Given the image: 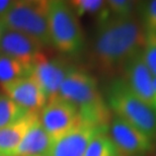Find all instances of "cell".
<instances>
[{
    "label": "cell",
    "instance_id": "cell-22",
    "mask_svg": "<svg viewBox=\"0 0 156 156\" xmlns=\"http://www.w3.org/2000/svg\"><path fill=\"white\" fill-rule=\"evenodd\" d=\"M15 1L11 0H0V18H2L7 13L12 6H13Z\"/></svg>",
    "mask_w": 156,
    "mask_h": 156
},
{
    "label": "cell",
    "instance_id": "cell-17",
    "mask_svg": "<svg viewBox=\"0 0 156 156\" xmlns=\"http://www.w3.org/2000/svg\"><path fill=\"white\" fill-rule=\"evenodd\" d=\"M120 154L108 133L95 136L89 143L83 156H117Z\"/></svg>",
    "mask_w": 156,
    "mask_h": 156
},
{
    "label": "cell",
    "instance_id": "cell-11",
    "mask_svg": "<svg viewBox=\"0 0 156 156\" xmlns=\"http://www.w3.org/2000/svg\"><path fill=\"white\" fill-rule=\"evenodd\" d=\"M74 66L63 58H47L44 54L34 66L32 75L42 86L48 99L59 95L60 87Z\"/></svg>",
    "mask_w": 156,
    "mask_h": 156
},
{
    "label": "cell",
    "instance_id": "cell-26",
    "mask_svg": "<svg viewBox=\"0 0 156 156\" xmlns=\"http://www.w3.org/2000/svg\"><path fill=\"white\" fill-rule=\"evenodd\" d=\"M35 156H48V155H35Z\"/></svg>",
    "mask_w": 156,
    "mask_h": 156
},
{
    "label": "cell",
    "instance_id": "cell-3",
    "mask_svg": "<svg viewBox=\"0 0 156 156\" xmlns=\"http://www.w3.org/2000/svg\"><path fill=\"white\" fill-rule=\"evenodd\" d=\"M107 104L115 116L141 132L156 138V110L137 96L122 78H115L107 89Z\"/></svg>",
    "mask_w": 156,
    "mask_h": 156
},
{
    "label": "cell",
    "instance_id": "cell-10",
    "mask_svg": "<svg viewBox=\"0 0 156 156\" xmlns=\"http://www.w3.org/2000/svg\"><path fill=\"white\" fill-rule=\"evenodd\" d=\"M43 48L30 37L6 29L0 41V54L20 61L30 69H34L37 61L44 55Z\"/></svg>",
    "mask_w": 156,
    "mask_h": 156
},
{
    "label": "cell",
    "instance_id": "cell-4",
    "mask_svg": "<svg viewBox=\"0 0 156 156\" xmlns=\"http://www.w3.org/2000/svg\"><path fill=\"white\" fill-rule=\"evenodd\" d=\"M48 21L51 46L66 56H75L85 46V37L79 17L69 2L48 1Z\"/></svg>",
    "mask_w": 156,
    "mask_h": 156
},
{
    "label": "cell",
    "instance_id": "cell-16",
    "mask_svg": "<svg viewBox=\"0 0 156 156\" xmlns=\"http://www.w3.org/2000/svg\"><path fill=\"white\" fill-rule=\"evenodd\" d=\"M30 112L4 94H0V129L20 121Z\"/></svg>",
    "mask_w": 156,
    "mask_h": 156
},
{
    "label": "cell",
    "instance_id": "cell-14",
    "mask_svg": "<svg viewBox=\"0 0 156 156\" xmlns=\"http://www.w3.org/2000/svg\"><path fill=\"white\" fill-rule=\"evenodd\" d=\"M53 143L51 136L47 133L39 118L27 131L14 156L47 155Z\"/></svg>",
    "mask_w": 156,
    "mask_h": 156
},
{
    "label": "cell",
    "instance_id": "cell-19",
    "mask_svg": "<svg viewBox=\"0 0 156 156\" xmlns=\"http://www.w3.org/2000/svg\"><path fill=\"white\" fill-rule=\"evenodd\" d=\"M138 2L129 0H110L107 1V9L111 17H130L134 16L136 8H138Z\"/></svg>",
    "mask_w": 156,
    "mask_h": 156
},
{
    "label": "cell",
    "instance_id": "cell-13",
    "mask_svg": "<svg viewBox=\"0 0 156 156\" xmlns=\"http://www.w3.org/2000/svg\"><path fill=\"white\" fill-rule=\"evenodd\" d=\"M40 113L30 112L20 121L0 129V156H14L27 131Z\"/></svg>",
    "mask_w": 156,
    "mask_h": 156
},
{
    "label": "cell",
    "instance_id": "cell-25",
    "mask_svg": "<svg viewBox=\"0 0 156 156\" xmlns=\"http://www.w3.org/2000/svg\"><path fill=\"white\" fill-rule=\"evenodd\" d=\"M4 24H3L2 23V20H1V18H0V41H1V37H2V34L3 32H4Z\"/></svg>",
    "mask_w": 156,
    "mask_h": 156
},
{
    "label": "cell",
    "instance_id": "cell-21",
    "mask_svg": "<svg viewBox=\"0 0 156 156\" xmlns=\"http://www.w3.org/2000/svg\"><path fill=\"white\" fill-rule=\"evenodd\" d=\"M141 23L145 32L156 33V0L144 2L138 6Z\"/></svg>",
    "mask_w": 156,
    "mask_h": 156
},
{
    "label": "cell",
    "instance_id": "cell-18",
    "mask_svg": "<svg viewBox=\"0 0 156 156\" xmlns=\"http://www.w3.org/2000/svg\"><path fill=\"white\" fill-rule=\"evenodd\" d=\"M70 6L78 17L84 15H98L104 11L107 1L102 0H72Z\"/></svg>",
    "mask_w": 156,
    "mask_h": 156
},
{
    "label": "cell",
    "instance_id": "cell-7",
    "mask_svg": "<svg viewBox=\"0 0 156 156\" xmlns=\"http://www.w3.org/2000/svg\"><path fill=\"white\" fill-rule=\"evenodd\" d=\"M108 134L124 156H145L153 144L150 137L117 116L112 118Z\"/></svg>",
    "mask_w": 156,
    "mask_h": 156
},
{
    "label": "cell",
    "instance_id": "cell-12",
    "mask_svg": "<svg viewBox=\"0 0 156 156\" xmlns=\"http://www.w3.org/2000/svg\"><path fill=\"white\" fill-rule=\"evenodd\" d=\"M122 79L127 83L130 89L142 101L153 107L154 88L153 75L148 69L143 59L142 50L137 52L122 69ZM154 108V107H153Z\"/></svg>",
    "mask_w": 156,
    "mask_h": 156
},
{
    "label": "cell",
    "instance_id": "cell-1",
    "mask_svg": "<svg viewBox=\"0 0 156 156\" xmlns=\"http://www.w3.org/2000/svg\"><path fill=\"white\" fill-rule=\"evenodd\" d=\"M145 41V30L135 15L108 17L98 21V33L91 50V63L104 75H116L140 50Z\"/></svg>",
    "mask_w": 156,
    "mask_h": 156
},
{
    "label": "cell",
    "instance_id": "cell-2",
    "mask_svg": "<svg viewBox=\"0 0 156 156\" xmlns=\"http://www.w3.org/2000/svg\"><path fill=\"white\" fill-rule=\"evenodd\" d=\"M59 96L75 105L80 119L108 132L112 113L98 89V80L86 70L74 66L65 78Z\"/></svg>",
    "mask_w": 156,
    "mask_h": 156
},
{
    "label": "cell",
    "instance_id": "cell-9",
    "mask_svg": "<svg viewBox=\"0 0 156 156\" xmlns=\"http://www.w3.org/2000/svg\"><path fill=\"white\" fill-rule=\"evenodd\" d=\"M0 86L4 95L29 112L40 113L48 101L42 86L32 74Z\"/></svg>",
    "mask_w": 156,
    "mask_h": 156
},
{
    "label": "cell",
    "instance_id": "cell-24",
    "mask_svg": "<svg viewBox=\"0 0 156 156\" xmlns=\"http://www.w3.org/2000/svg\"><path fill=\"white\" fill-rule=\"evenodd\" d=\"M153 88H154V105L153 107L156 105V77L153 78Z\"/></svg>",
    "mask_w": 156,
    "mask_h": 156
},
{
    "label": "cell",
    "instance_id": "cell-20",
    "mask_svg": "<svg viewBox=\"0 0 156 156\" xmlns=\"http://www.w3.org/2000/svg\"><path fill=\"white\" fill-rule=\"evenodd\" d=\"M145 64L153 77H156V33L145 32V41L142 48Z\"/></svg>",
    "mask_w": 156,
    "mask_h": 156
},
{
    "label": "cell",
    "instance_id": "cell-23",
    "mask_svg": "<svg viewBox=\"0 0 156 156\" xmlns=\"http://www.w3.org/2000/svg\"><path fill=\"white\" fill-rule=\"evenodd\" d=\"M145 156H156V138L153 140V144H152L150 151H149Z\"/></svg>",
    "mask_w": 156,
    "mask_h": 156
},
{
    "label": "cell",
    "instance_id": "cell-6",
    "mask_svg": "<svg viewBox=\"0 0 156 156\" xmlns=\"http://www.w3.org/2000/svg\"><path fill=\"white\" fill-rule=\"evenodd\" d=\"M81 120L75 105L61 96L48 99L40 112V122L54 141Z\"/></svg>",
    "mask_w": 156,
    "mask_h": 156
},
{
    "label": "cell",
    "instance_id": "cell-8",
    "mask_svg": "<svg viewBox=\"0 0 156 156\" xmlns=\"http://www.w3.org/2000/svg\"><path fill=\"white\" fill-rule=\"evenodd\" d=\"M108 133L80 120L64 135L55 139L48 156H83L91 140L98 134Z\"/></svg>",
    "mask_w": 156,
    "mask_h": 156
},
{
    "label": "cell",
    "instance_id": "cell-5",
    "mask_svg": "<svg viewBox=\"0 0 156 156\" xmlns=\"http://www.w3.org/2000/svg\"><path fill=\"white\" fill-rule=\"evenodd\" d=\"M1 20L6 30L23 34L37 41L43 47L51 46L48 21V1H15L13 6L1 18Z\"/></svg>",
    "mask_w": 156,
    "mask_h": 156
},
{
    "label": "cell",
    "instance_id": "cell-15",
    "mask_svg": "<svg viewBox=\"0 0 156 156\" xmlns=\"http://www.w3.org/2000/svg\"><path fill=\"white\" fill-rule=\"evenodd\" d=\"M33 69L15 59L0 54V85L11 82L18 78L29 76Z\"/></svg>",
    "mask_w": 156,
    "mask_h": 156
},
{
    "label": "cell",
    "instance_id": "cell-27",
    "mask_svg": "<svg viewBox=\"0 0 156 156\" xmlns=\"http://www.w3.org/2000/svg\"><path fill=\"white\" fill-rule=\"evenodd\" d=\"M117 156H124V155H122V154H119V155H117Z\"/></svg>",
    "mask_w": 156,
    "mask_h": 156
}]
</instances>
